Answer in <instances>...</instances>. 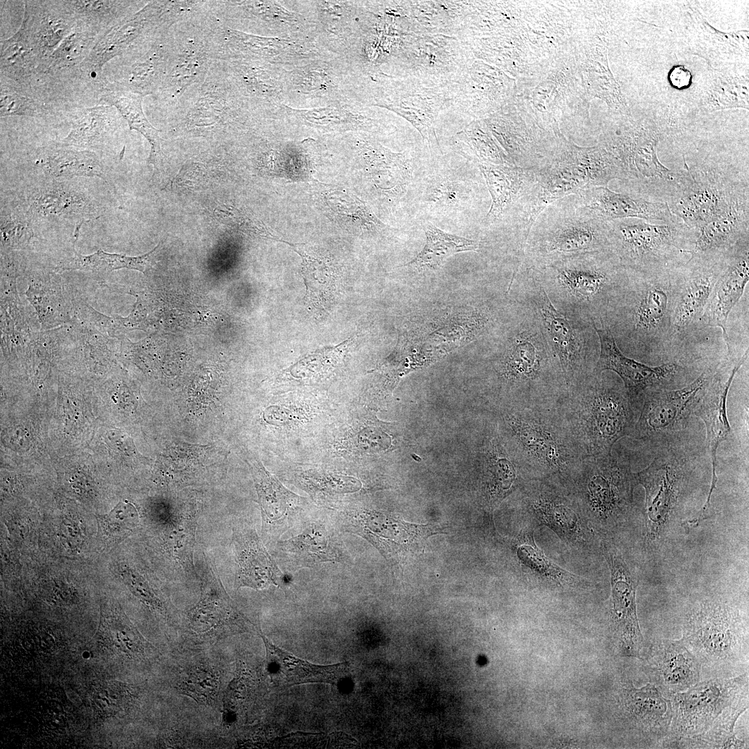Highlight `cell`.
<instances>
[{"mask_svg":"<svg viewBox=\"0 0 749 749\" xmlns=\"http://www.w3.org/2000/svg\"><path fill=\"white\" fill-rule=\"evenodd\" d=\"M682 184L666 203L673 215L691 229H697L724 213L737 199L749 194L748 175L735 169L685 162Z\"/></svg>","mask_w":749,"mask_h":749,"instance_id":"8fae6325","label":"cell"},{"mask_svg":"<svg viewBox=\"0 0 749 749\" xmlns=\"http://www.w3.org/2000/svg\"><path fill=\"white\" fill-rule=\"evenodd\" d=\"M322 200L332 217L356 234L374 233L386 227L365 203L350 193L331 190Z\"/></svg>","mask_w":749,"mask_h":749,"instance_id":"f6af8a7d","label":"cell"},{"mask_svg":"<svg viewBox=\"0 0 749 749\" xmlns=\"http://www.w3.org/2000/svg\"><path fill=\"white\" fill-rule=\"evenodd\" d=\"M62 523V529L64 537L71 540L78 539L80 534L78 526L71 522H63Z\"/></svg>","mask_w":749,"mask_h":749,"instance_id":"94428289","label":"cell"},{"mask_svg":"<svg viewBox=\"0 0 749 749\" xmlns=\"http://www.w3.org/2000/svg\"><path fill=\"white\" fill-rule=\"evenodd\" d=\"M513 554L524 576L556 589H580L589 580L558 565L536 544L533 531H522L513 541Z\"/></svg>","mask_w":749,"mask_h":749,"instance_id":"d6a6232c","label":"cell"},{"mask_svg":"<svg viewBox=\"0 0 749 749\" xmlns=\"http://www.w3.org/2000/svg\"><path fill=\"white\" fill-rule=\"evenodd\" d=\"M637 481L630 456L614 448L584 458L565 486L603 539L628 521Z\"/></svg>","mask_w":749,"mask_h":749,"instance_id":"8992f818","label":"cell"},{"mask_svg":"<svg viewBox=\"0 0 749 749\" xmlns=\"http://www.w3.org/2000/svg\"><path fill=\"white\" fill-rule=\"evenodd\" d=\"M24 2L21 26L1 45V78L15 83L40 67L78 22L62 1Z\"/></svg>","mask_w":749,"mask_h":749,"instance_id":"ba28073f","label":"cell"},{"mask_svg":"<svg viewBox=\"0 0 749 749\" xmlns=\"http://www.w3.org/2000/svg\"><path fill=\"white\" fill-rule=\"evenodd\" d=\"M389 97L380 106L408 121L427 141L440 149L435 123L440 112L451 106L449 87L432 86L412 78L400 77Z\"/></svg>","mask_w":749,"mask_h":749,"instance_id":"d4e9b609","label":"cell"},{"mask_svg":"<svg viewBox=\"0 0 749 749\" xmlns=\"http://www.w3.org/2000/svg\"><path fill=\"white\" fill-rule=\"evenodd\" d=\"M562 313L597 324L628 271L610 250L587 252L528 269Z\"/></svg>","mask_w":749,"mask_h":749,"instance_id":"5b68a950","label":"cell"},{"mask_svg":"<svg viewBox=\"0 0 749 749\" xmlns=\"http://www.w3.org/2000/svg\"><path fill=\"white\" fill-rule=\"evenodd\" d=\"M36 164L52 178L96 176L105 179L104 166L95 152L59 144L37 150Z\"/></svg>","mask_w":749,"mask_h":749,"instance_id":"f35d334b","label":"cell"},{"mask_svg":"<svg viewBox=\"0 0 749 749\" xmlns=\"http://www.w3.org/2000/svg\"><path fill=\"white\" fill-rule=\"evenodd\" d=\"M492 197L486 221L495 222L512 203L528 191H537V169L519 166L479 164Z\"/></svg>","mask_w":749,"mask_h":749,"instance_id":"d590c367","label":"cell"},{"mask_svg":"<svg viewBox=\"0 0 749 749\" xmlns=\"http://www.w3.org/2000/svg\"><path fill=\"white\" fill-rule=\"evenodd\" d=\"M694 230L691 257H721L740 239L749 236L748 195L735 200L718 217Z\"/></svg>","mask_w":749,"mask_h":749,"instance_id":"1f68e13d","label":"cell"},{"mask_svg":"<svg viewBox=\"0 0 749 749\" xmlns=\"http://www.w3.org/2000/svg\"><path fill=\"white\" fill-rule=\"evenodd\" d=\"M696 232L674 216L668 222L636 218L609 221V250L628 271L657 272L685 264Z\"/></svg>","mask_w":749,"mask_h":749,"instance_id":"52a82bcc","label":"cell"},{"mask_svg":"<svg viewBox=\"0 0 749 749\" xmlns=\"http://www.w3.org/2000/svg\"><path fill=\"white\" fill-rule=\"evenodd\" d=\"M143 97L131 92L105 89L100 96L99 102L116 107L128 122L130 129L136 130L146 138L151 147L148 162L156 168L162 156V139L159 130L145 117L141 105Z\"/></svg>","mask_w":749,"mask_h":749,"instance_id":"ee69618b","label":"cell"},{"mask_svg":"<svg viewBox=\"0 0 749 749\" xmlns=\"http://www.w3.org/2000/svg\"><path fill=\"white\" fill-rule=\"evenodd\" d=\"M679 460L671 454L655 457L635 473L646 495V526L648 537H659L668 524L678 501L684 474Z\"/></svg>","mask_w":749,"mask_h":749,"instance_id":"cb8c5ba5","label":"cell"},{"mask_svg":"<svg viewBox=\"0 0 749 749\" xmlns=\"http://www.w3.org/2000/svg\"><path fill=\"white\" fill-rule=\"evenodd\" d=\"M286 243L302 259L301 272L306 286L305 301L313 312L322 313L336 290L337 273L333 262L304 243Z\"/></svg>","mask_w":749,"mask_h":749,"instance_id":"74e56055","label":"cell"},{"mask_svg":"<svg viewBox=\"0 0 749 749\" xmlns=\"http://www.w3.org/2000/svg\"><path fill=\"white\" fill-rule=\"evenodd\" d=\"M749 280V236L724 253L723 266L702 319V327H719L730 348L728 316L741 298Z\"/></svg>","mask_w":749,"mask_h":749,"instance_id":"484cf974","label":"cell"},{"mask_svg":"<svg viewBox=\"0 0 749 749\" xmlns=\"http://www.w3.org/2000/svg\"><path fill=\"white\" fill-rule=\"evenodd\" d=\"M624 691L626 708L635 728L654 738L666 737L673 714L671 700L651 682L639 689L630 683Z\"/></svg>","mask_w":749,"mask_h":749,"instance_id":"e575fe53","label":"cell"},{"mask_svg":"<svg viewBox=\"0 0 749 749\" xmlns=\"http://www.w3.org/2000/svg\"><path fill=\"white\" fill-rule=\"evenodd\" d=\"M350 344V341H348L336 347L323 350L320 352L305 357L292 368V374L295 377L304 374V377H307L320 374L323 370L327 371L338 362V359L346 350V346Z\"/></svg>","mask_w":749,"mask_h":749,"instance_id":"6f0895ef","label":"cell"},{"mask_svg":"<svg viewBox=\"0 0 749 749\" xmlns=\"http://www.w3.org/2000/svg\"><path fill=\"white\" fill-rule=\"evenodd\" d=\"M748 707V696L727 709L705 733L681 740L677 746L694 748H743L744 741L737 738L734 725Z\"/></svg>","mask_w":749,"mask_h":749,"instance_id":"c3c4849f","label":"cell"},{"mask_svg":"<svg viewBox=\"0 0 749 749\" xmlns=\"http://www.w3.org/2000/svg\"><path fill=\"white\" fill-rule=\"evenodd\" d=\"M0 115L46 117L58 108L35 98L16 85L1 79Z\"/></svg>","mask_w":749,"mask_h":749,"instance_id":"816d5d0a","label":"cell"},{"mask_svg":"<svg viewBox=\"0 0 749 749\" xmlns=\"http://www.w3.org/2000/svg\"><path fill=\"white\" fill-rule=\"evenodd\" d=\"M644 669L666 697L686 691L700 679V664L682 639L655 643L645 657Z\"/></svg>","mask_w":749,"mask_h":749,"instance_id":"4316f807","label":"cell"},{"mask_svg":"<svg viewBox=\"0 0 749 749\" xmlns=\"http://www.w3.org/2000/svg\"><path fill=\"white\" fill-rule=\"evenodd\" d=\"M166 17L164 1L150 2L99 37L80 65L87 85L101 93L107 82L103 75L104 65L114 57L129 53L153 35L160 26L169 23Z\"/></svg>","mask_w":749,"mask_h":749,"instance_id":"ac0fdd59","label":"cell"},{"mask_svg":"<svg viewBox=\"0 0 749 749\" xmlns=\"http://www.w3.org/2000/svg\"><path fill=\"white\" fill-rule=\"evenodd\" d=\"M27 300L33 307L42 331L71 325L75 320L74 299L64 288L58 273L45 269L26 274Z\"/></svg>","mask_w":749,"mask_h":749,"instance_id":"f1b7e54d","label":"cell"},{"mask_svg":"<svg viewBox=\"0 0 749 749\" xmlns=\"http://www.w3.org/2000/svg\"><path fill=\"white\" fill-rule=\"evenodd\" d=\"M513 316L494 364L506 407L557 402L567 386L537 311L519 298Z\"/></svg>","mask_w":749,"mask_h":749,"instance_id":"6da1fadb","label":"cell"},{"mask_svg":"<svg viewBox=\"0 0 749 749\" xmlns=\"http://www.w3.org/2000/svg\"><path fill=\"white\" fill-rule=\"evenodd\" d=\"M138 519V513L134 506L124 501L119 503L110 513L106 522L112 531L125 533L135 528Z\"/></svg>","mask_w":749,"mask_h":749,"instance_id":"680465c9","label":"cell"},{"mask_svg":"<svg viewBox=\"0 0 749 749\" xmlns=\"http://www.w3.org/2000/svg\"><path fill=\"white\" fill-rule=\"evenodd\" d=\"M33 236L31 214L26 215L17 211L1 215V250H24L29 245Z\"/></svg>","mask_w":749,"mask_h":749,"instance_id":"9f6ffc18","label":"cell"},{"mask_svg":"<svg viewBox=\"0 0 749 749\" xmlns=\"http://www.w3.org/2000/svg\"><path fill=\"white\" fill-rule=\"evenodd\" d=\"M266 649L265 668L277 686L287 687L307 683L338 684L347 672V664L320 666L301 660L274 645L260 634Z\"/></svg>","mask_w":749,"mask_h":749,"instance_id":"f546056e","label":"cell"},{"mask_svg":"<svg viewBox=\"0 0 749 749\" xmlns=\"http://www.w3.org/2000/svg\"><path fill=\"white\" fill-rule=\"evenodd\" d=\"M307 478L313 488L322 491L345 493L355 491V488H358L355 479L344 476L308 475Z\"/></svg>","mask_w":749,"mask_h":749,"instance_id":"91938a15","label":"cell"},{"mask_svg":"<svg viewBox=\"0 0 749 749\" xmlns=\"http://www.w3.org/2000/svg\"><path fill=\"white\" fill-rule=\"evenodd\" d=\"M108 104L78 107L70 112L71 128L61 146L82 150H100L108 144L116 129L119 116Z\"/></svg>","mask_w":749,"mask_h":749,"instance_id":"836d02e7","label":"cell"},{"mask_svg":"<svg viewBox=\"0 0 749 749\" xmlns=\"http://www.w3.org/2000/svg\"><path fill=\"white\" fill-rule=\"evenodd\" d=\"M286 548L293 560L304 566L317 562L338 561L339 555L327 531L313 525L301 534L286 541Z\"/></svg>","mask_w":749,"mask_h":749,"instance_id":"681fc988","label":"cell"},{"mask_svg":"<svg viewBox=\"0 0 749 749\" xmlns=\"http://www.w3.org/2000/svg\"><path fill=\"white\" fill-rule=\"evenodd\" d=\"M208 54L203 47L192 42L178 55L167 74L163 87L173 96L183 92L188 86L201 80L207 71Z\"/></svg>","mask_w":749,"mask_h":749,"instance_id":"f907efd6","label":"cell"},{"mask_svg":"<svg viewBox=\"0 0 749 749\" xmlns=\"http://www.w3.org/2000/svg\"><path fill=\"white\" fill-rule=\"evenodd\" d=\"M640 405L620 379L595 372L557 402L586 457L609 451L623 437H634Z\"/></svg>","mask_w":749,"mask_h":749,"instance_id":"277c9868","label":"cell"},{"mask_svg":"<svg viewBox=\"0 0 749 749\" xmlns=\"http://www.w3.org/2000/svg\"><path fill=\"white\" fill-rule=\"evenodd\" d=\"M214 216L221 223L243 234L253 238L284 241L258 218L232 205L218 207L214 211Z\"/></svg>","mask_w":749,"mask_h":749,"instance_id":"11a10c76","label":"cell"},{"mask_svg":"<svg viewBox=\"0 0 749 749\" xmlns=\"http://www.w3.org/2000/svg\"><path fill=\"white\" fill-rule=\"evenodd\" d=\"M396 56L400 77L432 86H451L468 65L464 43L452 35H408Z\"/></svg>","mask_w":749,"mask_h":749,"instance_id":"e0dca14e","label":"cell"},{"mask_svg":"<svg viewBox=\"0 0 749 749\" xmlns=\"http://www.w3.org/2000/svg\"><path fill=\"white\" fill-rule=\"evenodd\" d=\"M748 350L739 356L728 353L714 374L710 377L693 412L705 424L707 440L712 463V481L705 503L700 513L705 515L710 506L711 497L716 487L718 477L717 450L728 438L730 426L728 417L727 401L730 388L739 368L748 356Z\"/></svg>","mask_w":749,"mask_h":749,"instance_id":"44dd1931","label":"cell"},{"mask_svg":"<svg viewBox=\"0 0 749 749\" xmlns=\"http://www.w3.org/2000/svg\"><path fill=\"white\" fill-rule=\"evenodd\" d=\"M674 268L650 273L627 270L626 282L600 320L617 343L651 351L677 344L673 327Z\"/></svg>","mask_w":749,"mask_h":749,"instance_id":"3957f363","label":"cell"},{"mask_svg":"<svg viewBox=\"0 0 749 749\" xmlns=\"http://www.w3.org/2000/svg\"><path fill=\"white\" fill-rule=\"evenodd\" d=\"M519 297L537 311L546 338L560 364L567 390L592 374L599 352L593 324L558 310L529 272Z\"/></svg>","mask_w":749,"mask_h":749,"instance_id":"30bf717a","label":"cell"},{"mask_svg":"<svg viewBox=\"0 0 749 749\" xmlns=\"http://www.w3.org/2000/svg\"><path fill=\"white\" fill-rule=\"evenodd\" d=\"M351 526L355 532L383 550L385 555H395L415 548L433 533V525H418L386 517L381 514L352 515Z\"/></svg>","mask_w":749,"mask_h":749,"instance_id":"4dcf8cb0","label":"cell"},{"mask_svg":"<svg viewBox=\"0 0 749 749\" xmlns=\"http://www.w3.org/2000/svg\"><path fill=\"white\" fill-rule=\"evenodd\" d=\"M601 551L610 574L612 615L621 639L623 653L641 658L644 637L637 614L638 578L617 546L608 538L602 540Z\"/></svg>","mask_w":749,"mask_h":749,"instance_id":"7402d4cb","label":"cell"},{"mask_svg":"<svg viewBox=\"0 0 749 749\" xmlns=\"http://www.w3.org/2000/svg\"><path fill=\"white\" fill-rule=\"evenodd\" d=\"M599 343V356L594 372H614L630 397L641 401L644 394L669 384L684 370L675 362L651 366L626 356L616 343L610 329L601 320V327L592 322Z\"/></svg>","mask_w":749,"mask_h":749,"instance_id":"603a6c76","label":"cell"},{"mask_svg":"<svg viewBox=\"0 0 749 749\" xmlns=\"http://www.w3.org/2000/svg\"><path fill=\"white\" fill-rule=\"evenodd\" d=\"M682 639L701 669L720 677L748 663L747 624L735 608L723 601L706 600L694 607L685 621Z\"/></svg>","mask_w":749,"mask_h":749,"instance_id":"9c48e42d","label":"cell"},{"mask_svg":"<svg viewBox=\"0 0 749 749\" xmlns=\"http://www.w3.org/2000/svg\"><path fill=\"white\" fill-rule=\"evenodd\" d=\"M515 494L524 515L549 528L574 551L581 553L601 551L603 538L592 528L566 487L548 481L529 479Z\"/></svg>","mask_w":749,"mask_h":749,"instance_id":"7c38bea8","label":"cell"},{"mask_svg":"<svg viewBox=\"0 0 749 749\" xmlns=\"http://www.w3.org/2000/svg\"><path fill=\"white\" fill-rule=\"evenodd\" d=\"M454 144L456 147L466 146L458 148L459 151L461 153L472 151V155L478 160L479 164L511 166L488 134L476 123H472L458 132Z\"/></svg>","mask_w":749,"mask_h":749,"instance_id":"f5cc1de1","label":"cell"},{"mask_svg":"<svg viewBox=\"0 0 749 749\" xmlns=\"http://www.w3.org/2000/svg\"><path fill=\"white\" fill-rule=\"evenodd\" d=\"M660 133L654 126L632 127L617 139L611 153L620 162L632 195L667 203L680 187L684 170L675 171L659 160Z\"/></svg>","mask_w":749,"mask_h":749,"instance_id":"5bb4252c","label":"cell"},{"mask_svg":"<svg viewBox=\"0 0 749 749\" xmlns=\"http://www.w3.org/2000/svg\"><path fill=\"white\" fill-rule=\"evenodd\" d=\"M166 58L162 48L155 45L140 60L126 68L119 79L107 80L105 89L128 91L143 96L155 93L164 84Z\"/></svg>","mask_w":749,"mask_h":749,"instance_id":"ab89813d","label":"cell"},{"mask_svg":"<svg viewBox=\"0 0 749 749\" xmlns=\"http://www.w3.org/2000/svg\"><path fill=\"white\" fill-rule=\"evenodd\" d=\"M622 167L609 151L600 148L581 150L537 170V209L540 214L556 200L582 190L606 187L613 179L623 180Z\"/></svg>","mask_w":749,"mask_h":749,"instance_id":"9a60e30c","label":"cell"},{"mask_svg":"<svg viewBox=\"0 0 749 749\" xmlns=\"http://www.w3.org/2000/svg\"><path fill=\"white\" fill-rule=\"evenodd\" d=\"M218 687V674L214 669L205 666L190 669L178 683L182 694L207 705L215 701Z\"/></svg>","mask_w":749,"mask_h":749,"instance_id":"db71d44e","label":"cell"},{"mask_svg":"<svg viewBox=\"0 0 749 749\" xmlns=\"http://www.w3.org/2000/svg\"><path fill=\"white\" fill-rule=\"evenodd\" d=\"M723 257H691L674 268L676 294L673 327L677 344L685 340V334L702 326L703 317L722 269Z\"/></svg>","mask_w":749,"mask_h":749,"instance_id":"d6986e66","label":"cell"},{"mask_svg":"<svg viewBox=\"0 0 749 749\" xmlns=\"http://www.w3.org/2000/svg\"><path fill=\"white\" fill-rule=\"evenodd\" d=\"M252 471L263 513L270 522L287 519L300 497L285 488L263 465L255 463Z\"/></svg>","mask_w":749,"mask_h":749,"instance_id":"7dc6e473","label":"cell"},{"mask_svg":"<svg viewBox=\"0 0 749 749\" xmlns=\"http://www.w3.org/2000/svg\"><path fill=\"white\" fill-rule=\"evenodd\" d=\"M160 243L151 251L139 256L130 257L121 254L106 252L101 249L89 255H82L75 250L73 244V256L55 268L58 273L64 270H79L98 275H108L115 270L132 269L146 273L155 264Z\"/></svg>","mask_w":749,"mask_h":749,"instance_id":"60d3db41","label":"cell"},{"mask_svg":"<svg viewBox=\"0 0 749 749\" xmlns=\"http://www.w3.org/2000/svg\"><path fill=\"white\" fill-rule=\"evenodd\" d=\"M609 221L579 210L556 221L525 241L528 269L578 255L609 250Z\"/></svg>","mask_w":749,"mask_h":749,"instance_id":"2e32d148","label":"cell"},{"mask_svg":"<svg viewBox=\"0 0 749 749\" xmlns=\"http://www.w3.org/2000/svg\"><path fill=\"white\" fill-rule=\"evenodd\" d=\"M426 243L417 256L404 266L417 270L438 269L451 256L463 252L476 251L481 242L447 233L427 222L424 225Z\"/></svg>","mask_w":749,"mask_h":749,"instance_id":"b9f144b4","label":"cell"},{"mask_svg":"<svg viewBox=\"0 0 749 749\" xmlns=\"http://www.w3.org/2000/svg\"><path fill=\"white\" fill-rule=\"evenodd\" d=\"M31 214L40 216H63L90 214L86 197L63 184L50 183L33 190L28 198Z\"/></svg>","mask_w":749,"mask_h":749,"instance_id":"7bdbcfd3","label":"cell"},{"mask_svg":"<svg viewBox=\"0 0 749 749\" xmlns=\"http://www.w3.org/2000/svg\"><path fill=\"white\" fill-rule=\"evenodd\" d=\"M580 207L595 218L605 221L636 218L668 222L674 218L666 202L614 192L607 187H596L577 193Z\"/></svg>","mask_w":749,"mask_h":749,"instance_id":"83f0119b","label":"cell"},{"mask_svg":"<svg viewBox=\"0 0 749 749\" xmlns=\"http://www.w3.org/2000/svg\"><path fill=\"white\" fill-rule=\"evenodd\" d=\"M557 402L507 406L502 424L504 441L529 479L565 487L586 456Z\"/></svg>","mask_w":749,"mask_h":749,"instance_id":"7a4b0ae2","label":"cell"},{"mask_svg":"<svg viewBox=\"0 0 749 749\" xmlns=\"http://www.w3.org/2000/svg\"><path fill=\"white\" fill-rule=\"evenodd\" d=\"M748 696V673L698 682L669 696L672 720L665 746L702 734L730 707Z\"/></svg>","mask_w":749,"mask_h":749,"instance_id":"4fadbf2b","label":"cell"},{"mask_svg":"<svg viewBox=\"0 0 749 749\" xmlns=\"http://www.w3.org/2000/svg\"><path fill=\"white\" fill-rule=\"evenodd\" d=\"M135 1L107 0L62 1L64 6L78 20L99 35L107 32L133 10Z\"/></svg>","mask_w":749,"mask_h":749,"instance_id":"bcb514c9","label":"cell"},{"mask_svg":"<svg viewBox=\"0 0 749 749\" xmlns=\"http://www.w3.org/2000/svg\"><path fill=\"white\" fill-rule=\"evenodd\" d=\"M704 372L685 386L646 392L642 397L634 438L656 439L683 429L709 378Z\"/></svg>","mask_w":749,"mask_h":749,"instance_id":"ffe728a7","label":"cell"},{"mask_svg":"<svg viewBox=\"0 0 749 749\" xmlns=\"http://www.w3.org/2000/svg\"><path fill=\"white\" fill-rule=\"evenodd\" d=\"M16 276L1 274V348L5 354H24L35 332L17 291Z\"/></svg>","mask_w":749,"mask_h":749,"instance_id":"8d00e7d4","label":"cell"}]
</instances>
